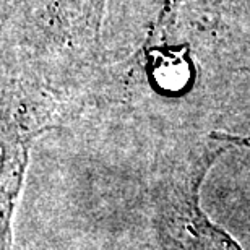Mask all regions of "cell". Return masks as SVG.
I'll list each match as a JSON object with an SVG mask.
<instances>
[{"instance_id": "obj_1", "label": "cell", "mask_w": 250, "mask_h": 250, "mask_svg": "<svg viewBox=\"0 0 250 250\" xmlns=\"http://www.w3.org/2000/svg\"><path fill=\"white\" fill-rule=\"evenodd\" d=\"M187 224V250H242L218 226L200 211L197 200L188 211Z\"/></svg>"}]
</instances>
